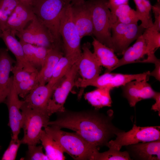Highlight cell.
Instances as JSON below:
<instances>
[{
    "instance_id": "1",
    "label": "cell",
    "mask_w": 160,
    "mask_h": 160,
    "mask_svg": "<svg viewBox=\"0 0 160 160\" xmlns=\"http://www.w3.org/2000/svg\"><path fill=\"white\" fill-rule=\"evenodd\" d=\"M56 113V119L49 121L47 125L72 130L99 149L107 146L111 139L120 130L112 123L113 116L111 110L107 114L97 109L79 111L65 109Z\"/></svg>"
},
{
    "instance_id": "2",
    "label": "cell",
    "mask_w": 160,
    "mask_h": 160,
    "mask_svg": "<svg viewBox=\"0 0 160 160\" xmlns=\"http://www.w3.org/2000/svg\"><path fill=\"white\" fill-rule=\"evenodd\" d=\"M46 132L60 146L64 153L75 160H94L99 150L76 132L63 131L59 127L47 125Z\"/></svg>"
},
{
    "instance_id": "3",
    "label": "cell",
    "mask_w": 160,
    "mask_h": 160,
    "mask_svg": "<svg viewBox=\"0 0 160 160\" xmlns=\"http://www.w3.org/2000/svg\"><path fill=\"white\" fill-rule=\"evenodd\" d=\"M65 5V0H35L32 6L35 15L48 29L56 42L62 48L59 32L60 16Z\"/></svg>"
},
{
    "instance_id": "4",
    "label": "cell",
    "mask_w": 160,
    "mask_h": 160,
    "mask_svg": "<svg viewBox=\"0 0 160 160\" xmlns=\"http://www.w3.org/2000/svg\"><path fill=\"white\" fill-rule=\"evenodd\" d=\"M86 1L91 14L93 35L98 41L111 48V28L113 21L108 0H88Z\"/></svg>"
},
{
    "instance_id": "5",
    "label": "cell",
    "mask_w": 160,
    "mask_h": 160,
    "mask_svg": "<svg viewBox=\"0 0 160 160\" xmlns=\"http://www.w3.org/2000/svg\"><path fill=\"white\" fill-rule=\"evenodd\" d=\"M23 115L22 128L24 136L22 144L28 146L36 145L40 143L42 128L47 125L49 116L46 112L31 108L23 104L21 107Z\"/></svg>"
},
{
    "instance_id": "6",
    "label": "cell",
    "mask_w": 160,
    "mask_h": 160,
    "mask_svg": "<svg viewBox=\"0 0 160 160\" xmlns=\"http://www.w3.org/2000/svg\"><path fill=\"white\" fill-rule=\"evenodd\" d=\"M59 32L65 55L80 56L81 38L72 18L70 4H66L60 16Z\"/></svg>"
},
{
    "instance_id": "7",
    "label": "cell",
    "mask_w": 160,
    "mask_h": 160,
    "mask_svg": "<svg viewBox=\"0 0 160 160\" xmlns=\"http://www.w3.org/2000/svg\"><path fill=\"white\" fill-rule=\"evenodd\" d=\"M160 127H140L134 124L132 129L127 132L119 130L115 133V139L111 140L107 147L120 150L123 146L160 140Z\"/></svg>"
},
{
    "instance_id": "8",
    "label": "cell",
    "mask_w": 160,
    "mask_h": 160,
    "mask_svg": "<svg viewBox=\"0 0 160 160\" xmlns=\"http://www.w3.org/2000/svg\"><path fill=\"white\" fill-rule=\"evenodd\" d=\"M150 71L136 74H124L119 73H105L91 80L83 79L81 78L76 80L75 86L85 87L89 86L97 88H110L122 86L127 83L133 80H148Z\"/></svg>"
},
{
    "instance_id": "9",
    "label": "cell",
    "mask_w": 160,
    "mask_h": 160,
    "mask_svg": "<svg viewBox=\"0 0 160 160\" xmlns=\"http://www.w3.org/2000/svg\"><path fill=\"white\" fill-rule=\"evenodd\" d=\"M79 59L71 68L66 75L56 86L47 105V112L50 116L53 114L62 112L64 105L73 87L78 72Z\"/></svg>"
},
{
    "instance_id": "10",
    "label": "cell",
    "mask_w": 160,
    "mask_h": 160,
    "mask_svg": "<svg viewBox=\"0 0 160 160\" xmlns=\"http://www.w3.org/2000/svg\"><path fill=\"white\" fill-rule=\"evenodd\" d=\"M145 29L138 24L114 23L111 28L112 49L115 53L122 55L130 44L143 34Z\"/></svg>"
},
{
    "instance_id": "11",
    "label": "cell",
    "mask_w": 160,
    "mask_h": 160,
    "mask_svg": "<svg viewBox=\"0 0 160 160\" xmlns=\"http://www.w3.org/2000/svg\"><path fill=\"white\" fill-rule=\"evenodd\" d=\"M31 23L23 31V36L30 44L48 49L63 48L56 42L48 29L35 15Z\"/></svg>"
},
{
    "instance_id": "12",
    "label": "cell",
    "mask_w": 160,
    "mask_h": 160,
    "mask_svg": "<svg viewBox=\"0 0 160 160\" xmlns=\"http://www.w3.org/2000/svg\"><path fill=\"white\" fill-rule=\"evenodd\" d=\"M23 100H20L13 83L5 103L7 106L9 114L8 125L11 129L12 134L11 137L18 139V136L22 128L23 115L21 107Z\"/></svg>"
},
{
    "instance_id": "13",
    "label": "cell",
    "mask_w": 160,
    "mask_h": 160,
    "mask_svg": "<svg viewBox=\"0 0 160 160\" xmlns=\"http://www.w3.org/2000/svg\"><path fill=\"white\" fill-rule=\"evenodd\" d=\"M70 4L73 20L81 38L93 35L91 14L86 1Z\"/></svg>"
},
{
    "instance_id": "14",
    "label": "cell",
    "mask_w": 160,
    "mask_h": 160,
    "mask_svg": "<svg viewBox=\"0 0 160 160\" xmlns=\"http://www.w3.org/2000/svg\"><path fill=\"white\" fill-rule=\"evenodd\" d=\"M148 80H133L121 87L122 95L130 106H135L141 100L153 98L156 91L147 82Z\"/></svg>"
},
{
    "instance_id": "15",
    "label": "cell",
    "mask_w": 160,
    "mask_h": 160,
    "mask_svg": "<svg viewBox=\"0 0 160 160\" xmlns=\"http://www.w3.org/2000/svg\"><path fill=\"white\" fill-rule=\"evenodd\" d=\"M89 42L84 43L82 46V52L79 60L78 72L81 78L85 80L93 79L100 75L101 66L93 52L90 50Z\"/></svg>"
},
{
    "instance_id": "16",
    "label": "cell",
    "mask_w": 160,
    "mask_h": 160,
    "mask_svg": "<svg viewBox=\"0 0 160 160\" xmlns=\"http://www.w3.org/2000/svg\"><path fill=\"white\" fill-rule=\"evenodd\" d=\"M16 63L9 54L8 50L0 48V103L5 102L12 85L13 76H9L13 64Z\"/></svg>"
},
{
    "instance_id": "17",
    "label": "cell",
    "mask_w": 160,
    "mask_h": 160,
    "mask_svg": "<svg viewBox=\"0 0 160 160\" xmlns=\"http://www.w3.org/2000/svg\"><path fill=\"white\" fill-rule=\"evenodd\" d=\"M131 159L160 160V140L141 142L126 146Z\"/></svg>"
},
{
    "instance_id": "18",
    "label": "cell",
    "mask_w": 160,
    "mask_h": 160,
    "mask_svg": "<svg viewBox=\"0 0 160 160\" xmlns=\"http://www.w3.org/2000/svg\"><path fill=\"white\" fill-rule=\"evenodd\" d=\"M15 36V32L9 30L2 31L0 35V38L4 41L8 49L10 50L15 57L16 62L15 64L31 72L39 71L27 60L22 46L20 41L17 40Z\"/></svg>"
},
{
    "instance_id": "19",
    "label": "cell",
    "mask_w": 160,
    "mask_h": 160,
    "mask_svg": "<svg viewBox=\"0 0 160 160\" xmlns=\"http://www.w3.org/2000/svg\"><path fill=\"white\" fill-rule=\"evenodd\" d=\"M34 16L32 6L20 2L8 18L4 30L21 31Z\"/></svg>"
},
{
    "instance_id": "20",
    "label": "cell",
    "mask_w": 160,
    "mask_h": 160,
    "mask_svg": "<svg viewBox=\"0 0 160 160\" xmlns=\"http://www.w3.org/2000/svg\"><path fill=\"white\" fill-rule=\"evenodd\" d=\"M55 87L39 85L24 98L23 104L31 108L47 112L49 101Z\"/></svg>"
},
{
    "instance_id": "21",
    "label": "cell",
    "mask_w": 160,
    "mask_h": 160,
    "mask_svg": "<svg viewBox=\"0 0 160 160\" xmlns=\"http://www.w3.org/2000/svg\"><path fill=\"white\" fill-rule=\"evenodd\" d=\"M146 41L143 33L132 46L129 47L125 50L122 55V57L119 59L116 65L110 72L122 65L139 63L146 55Z\"/></svg>"
},
{
    "instance_id": "22",
    "label": "cell",
    "mask_w": 160,
    "mask_h": 160,
    "mask_svg": "<svg viewBox=\"0 0 160 160\" xmlns=\"http://www.w3.org/2000/svg\"><path fill=\"white\" fill-rule=\"evenodd\" d=\"M92 44L94 53L96 56L99 64L107 69L105 73L110 72L116 65L119 59L111 48L102 44L95 38H93Z\"/></svg>"
},
{
    "instance_id": "23",
    "label": "cell",
    "mask_w": 160,
    "mask_h": 160,
    "mask_svg": "<svg viewBox=\"0 0 160 160\" xmlns=\"http://www.w3.org/2000/svg\"><path fill=\"white\" fill-rule=\"evenodd\" d=\"M64 54L63 51L59 49L49 50L46 60L39 71L38 79L39 85H45L49 82L57 63Z\"/></svg>"
},
{
    "instance_id": "24",
    "label": "cell",
    "mask_w": 160,
    "mask_h": 160,
    "mask_svg": "<svg viewBox=\"0 0 160 160\" xmlns=\"http://www.w3.org/2000/svg\"><path fill=\"white\" fill-rule=\"evenodd\" d=\"M28 62L38 70L43 66L49 49L20 41Z\"/></svg>"
},
{
    "instance_id": "25",
    "label": "cell",
    "mask_w": 160,
    "mask_h": 160,
    "mask_svg": "<svg viewBox=\"0 0 160 160\" xmlns=\"http://www.w3.org/2000/svg\"><path fill=\"white\" fill-rule=\"evenodd\" d=\"M81 56L65 55L61 57L55 66L50 80L47 84L51 87H55Z\"/></svg>"
},
{
    "instance_id": "26",
    "label": "cell",
    "mask_w": 160,
    "mask_h": 160,
    "mask_svg": "<svg viewBox=\"0 0 160 160\" xmlns=\"http://www.w3.org/2000/svg\"><path fill=\"white\" fill-rule=\"evenodd\" d=\"M110 88H97L96 89L86 93L84 97L85 100L96 108L104 107H111L112 100Z\"/></svg>"
},
{
    "instance_id": "27",
    "label": "cell",
    "mask_w": 160,
    "mask_h": 160,
    "mask_svg": "<svg viewBox=\"0 0 160 160\" xmlns=\"http://www.w3.org/2000/svg\"><path fill=\"white\" fill-rule=\"evenodd\" d=\"M40 140L49 160L65 159L64 152L60 146L44 130L41 132Z\"/></svg>"
},
{
    "instance_id": "28",
    "label": "cell",
    "mask_w": 160,
    "mask_h": 160,
    "mask_svg": "<svg viewBox=\"0 0 160 160\" xmlns=\"http://www.w3.org/2000/svg\"><path fill=\"white\" fill-rule=\"evenodd\" d=\"M113 18L115 23L127 24H138L140 21L136 11L132 9L128 4L119 6L115 10Z\"/></svg>"
},
{
    "instance_id": "29",
    "label": "cell",
    "mask_w": 160,
    "mask_h": 160,
    "mask_svg": "<svg viewBox=\"0 0 160 160\" xmlns=\"http://www.w3.org/2000/svg\"><path fill=\"white\" fill-rule=\"evenodd\" d=\"M152 25L145 28L143 33L146 41L147 57L154 54L160 47V33Z\"/></svg>"
},
{
    "instance_id": "30",
    "label": "cell",
    "mask_w": 160,
    "mask_h": 160,
    "mask_svg": "<svg viewBox=\"0 0 160 160\" xmlns=\"http://www.w3.org/2000/svg\"><path fill=\"white\" fill-rule=\"evenodd\" d=\"M20 1L18 0H0V29L3 31L7 20Z\"/></svg>"
},
{
    "instance_id": "31",
    "label": "cell",
    "mask_w": 160,
    "mask_h": 160,
    "mask_svg": "<svg viewBox=\"0 0 160 160\" xmlns=\"http://www.w3.org/2000/svg\"><path fill=\"white\" fill-rule=\"evenodd\" d=\"M135 5L136 11L141 22L140 25L145 29L153 24L151 16V9L146 7L143 0H133Z\"/></svg>"
},
{
    "instance_id": "32",
    "label": "cell",
    "mask_w": 160,
    "mask_h": 160,
    "mask_svg": "<svg viewBox=\"0 0 160 160\" xmlns=\"http://www.w3.org/2000/svg\"><path fill=\"white\" fill-rule=\"evenodd\" d=\"M39 72L29 79L18 83L14 82L18 96L25 98L36 86L39 85L38 75Z\"/></svg>"
},
{
    "instance_id": "33",
    "label": "cell",
    "mask_w": 160,
    "mask_h": 160,
    "mask_svg": "<svg viewBox=\"0 0 160 160\" xmlns=\"http://www.w3.org/2000/svg\"><path fill=\"white\" fill-rule=\"evenodd\" d=\"M105 152H99L96 156L94 160H131L127 151H121L120 150L109 148Z\"/></svg>"
},
{
    "instance_id": "34",
    "label": "cell",
    "mask_w": 160,
    "mask_h": 160,
    "mask_svg": "<svg viewBox=\"0 0 160 160\" xmlns=\"http://www.w3.org/2000/svg\"><path fill=\"white\" fill-rule=\"evenodd\" d=\"M39 71L31 72L19 67L15 64L12 66L11 70L13 74V81L15 83H18L28 80Z\"/></svg>"
},
{
    "instance_id": "35",
    "label": "cell",
    "mask_w": 160,
    "mask_h": 160,
    "mask_svg": "<svg viewBox=\"0 0 160 160\" xmlns=\"http://www.w3.org/2000/svg\"><path fill=\"white\" fill-rule=\"evenodd\" d=\"M22 144L21 140L11 138L9 145L4 152L1 160H14L16 159L18 149Z\"/></svg>"
},
{
    "instance_id": "36",
    "label": "cell",
    "mask_w": 160,
    "mask_h": 160,
    "mask_svg": "<svg viewBox=\"0 0 160 160\" xmlns=\"http://www.w3.org/2000/svg\"><path fill=\"white\" fill-rule=\"evenodd\" d=\"M25 159L30 160H49L43 152L42 145H29Z\"/></svg>"
},
{
    "instance_id": "37",
    "label": "cell",
    "mask_w": 160,
    "mask_h": 160,
    "mask_svg": "<svg viewBox=\"0 0 160 160\" xmlns=\"http://www.w3.org/2000/svg\"><path fill=\"white\" fill-rule=\"evenodd\" d=\"M151 10L153 14L155 21L153 26L157 31H160V1H157L151 6Z\"/></svg>"
},
{
    "instance_id": "38",
    "label": "cell",
    "mask_w": 160,
    "mask_h": 160,
    "mask_svg": "<svg viewBox=\"0 0 160 160\" xmlns=\"http://www.w3.org/2000/svg\"><path fill=\"white\" fill-rule=\"evenodd\" d=\"M129 0H108V5L110 10L113 19L116 9L119 5L128 4Z\"/></svg>"
},
{
    "instance_id": "39",
    "label": "cell",
    "mask_w": 160,
    "mask_h": 160,
    "mask_svg": "<svg viewBox=\"0 0 160 160\" xmlns=\"http://www.w3.org/2000/svg\"><path fill=\"white\" fill-rule=\"evenodd\" d=\"M153 98L155 100V103L152 105L151 109L155 111H158V114L160 116V93L156 92Z\"/></svg>"
},
{
    "instance_id": "40",
    "label": "cell",
    "mask_w": 160,
    "mask_h": 160,
    "mask_svg": "<svg viewBox=\"0 0 160 160\" xmlns=\"http://www.w3.org/2000/svg\"><path fill=\"white\" fill-rule=\"evenodd\" d=\"M155 68L151 72H150V76L154 77L157 80L160 81V60L154 63Z\"/></svg>"
},
{
    "instance_id": "41",
    "label": "cell",
    "mask_w": 160,
    "mask_h": 160,
    "mask_svg": "<svg viewBox=\"0 0 160 160\" xmlns=\"http://www.w3.org/2000/svg\"><path fill=\"white\" fill-rule=\"evenodd\" d=\"M19 1L32 7L35 0H18Z\"/></svg>"
},
{
    "instance_id": "42",
    "label": "cell",
    "mask_w": 160,
    "mask_h": 160,
    "mask_svg": "<svg viewBox=\"0 0 160 160\" xmlns=\"http://www.w3.org/2000/svg\"><path fill=\"white\" fill-rule=\"evenodd\" d=\"M85 0H73L71 2L70 4H73L76 3L82 2Z\"/></svg>"
},
{
    "instance_id": "43",
    "label": "cell",
    "mask_w": 160,
    "mask_h": 160,
    "mask_svg": "<svg viewBox=\"0 0 160 160\" xmlns=\"http://www.w3.org/2000/svg\"><path fill=\"white\" fill-rule=\"evenodd\" d=\"M73 0H65V4H70Z\"/></svg>"
},
{
    "instance_id": "44",
    "label": "cell",
    "mask_w": 160,
    "mask_h": 160,
    "mask_svg": "<svg viewBox=\"0 0 160 160\" xmlns=\"http://www.w3.org/2000/svg\"><path fill=\"white\" fill-rule=\"evenodd\" d=\"M2 31H1V30L0 29V35H1V32Z\"/></svg>"
},
{
    "instance_id": "45",
    "label": "cell",
    "mask_w": 160,
    "mask_h": 160,
    "mask_svg": "<svg viewBox=\"0 0 160 160\" xmlns=\"http://www.w3.org/2000/svg\"><path fill=\"white\" fill-rule=\"evenodd\" d=\"M157 1H160V0H157Z\"/></svg>"
},
{
    "instance_id": "46",
    "label": "cell",
    "mask_w": 160,
    "mask_h": 160,
    "mask_svg": "<svg viewBox=\"0 0 160 160\" xmlns=\"http://www.w3.org/2000/svg\"></svg>"
}]
</instances>
